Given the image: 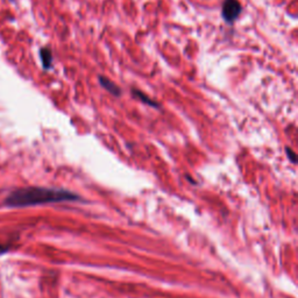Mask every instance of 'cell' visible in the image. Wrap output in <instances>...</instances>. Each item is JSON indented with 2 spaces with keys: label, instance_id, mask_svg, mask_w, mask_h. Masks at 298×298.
Here are the masks:
<instances>
[{
  "label": "cell",
  "instance_id": "cell-1",
  "mask_svg": "<svg viewBox=\"0 0 298 298\" xmlns=\"http://www.w3.org/2000/svg\"><path fill=\"white\" fill-rule=\"evenodd\" d=\"M79 199L76 193L68 190L54 189V188L28 187L16 189L5 199V204L10 207H26L35 205L72 202Z\"/></svg>",
  "mask_w": 298,
  "mask_h": 298
},
{
  "label": "cell",
  "instance_id": "cell-2",
  "mask_svg": "<svg viewBox=\"0 0 298 298\" xmlns=\"http://www.w3.org/2000/svg\"><path fill=\"white\" fill-rule=\"evenodd\" d=\"M242 12V6L239 0H225L222 4L221 16L227 24H233Z\"/></svg>",
  "mask_w": 298,
  "mask_h": 298
},
{
  "label": "cell",
  "instance_id": "cell-3",
  "mask_svg": "<svg viewBox=\"0 0 298 298\" xmlns=\"http://www.w3.org/2000/svg\"><path fill=\"white\" fill-rule=\"evenodd\" d=\"M99 82L100 84H102L103 88L105 89L108 92H110L111 94L115 95V97H119V95L121 94V89L117 85V84H114L113 82H112L111 79H109L108 77L99 76Z\"/></svg>",
  "mask_w": 298,
  "mask_h": 298
},
{
  "label": "cell",
  "instance_id": "cell-4",
  "mask_svg": "<svg viewBox=\"0 0 298 298\" xmlns=\"http://www.w3.org/2000/svg\"><path fill=\"white\" fill-rule=\"evenodd\" d=\"M132 92H133V94H134V97H137L138 99H140L141 102L144 103V104H147V105L153 106V108H158V106H160L157 103L155 102V100H153L152 98L148 97V95L144 94L142 91H140V90L133 89Z\"/></svg>",
  "mask_w": 298,
  "mask_h": 298
},
{
  "label": "cell",
  "instance_id": "cell-5",
  "mask_svg": "<svg viewBox=\"0 0 298 298\" xmlns=\"http://www.w3.org/2000/svg\"><path fill=\"white\" fill-rule=\"evenodd\" d=\"M40 55H41V61L43 68L49 69L53 64V54H51V50L49 48H42L40 50Z\"/></svg>",
  "mask_w": 298,
  "mask_h": 298
},
{
  "label": "cell",
  "instance_id": "cell-6",
  "mask_svg": "<svg viewBox=\"0 0 298 298\" xmlns=\"http://www.w3.org/2000/svg\"><path fill=\"white\" fill-rule=\"evenodd\" d=\"M285 152H286V155H288L289 160H290V161L292 162V163H296L297 157H296V154H295L294 150H292L291 148H288V147H286V148H285Z\"/></svg>",
  "mask_w": 298,
  "mask_h": 298
},
{
  "label": "cell",
  "instance_id": "cell-7",
  "mask_svg": "<svg viewBox=\"0 0 298 298\" xmlns=\"http://www.w3.org/2000/svg\"><path fill=\"white\" fill-rule=\"evenodd\" d=\"M8 251H10V247H8V246H6L5 244H0V255L7 253Z\"/></svg>",
  "mask_w": 298,
  "mask_h": 298
}]
</instances>
